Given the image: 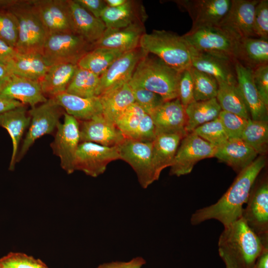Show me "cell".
Segmentation results:
<instances>
[{"mask_svg":"<svg viewBox=\"0 0 268 268\" xmlns=\"http://www.w3.org/2000/svg\"><path fill=\"white\" fill-rule=\"evenodd\" d=\"M150 116L155 127L156 134H187L185 130L187 120L185 108L179 98L164 102Z\"/></svg>","mask_w":268,"mask_h":268,"instance_id":"cell-21","label":"cell"},{"mask_svg":"<svg viewBox=\"0 0 268 268\" xmlns=\"http://www.w3.org/2000/svg\"><path fill=\"white\" fill-rule=\"evenodd\" d=\"M254 31L256 37L268 41V0H259L255 7Z\"/></svg>","mask_w":268,"mask_h":268,"instance_id":"cell-46","label":"cell"},{"mask_svg":"<svg viewBox=\"0 0 268 268\" xmlns=\"http://www.w3.org/2000/svg\"><path fill=\"white\" fill-rule=\"evenodd\" d=\"M189 46L192 67L212 76L218 83L237 80L235 62L226 57L199 51Z\"/></svg>","mask_w":268,"mask_h":268,"instance_id":"cell-20","label":"cell"},{"mask_svg":"<svg viewBox=\"0 0 268 268\" xmlns=\"http://www.w3.org/2000/svg\"><path fill=\"white\" fill-rule=\"evenodd\" d=\"M144 114V111L134 102L116 118L114 123L126 138L133 139Z\"/></svg>","mask_w":268,"mask_h":268,"instance_id":"cell-40","label":"cell"},{"mask_svg":"<svg viewBox=\"0 0 268 268\" xmlns=\"http://www.w3.org/2000/svg\"><path fill=\"white\" fill-rule=\"evenodd\" d=\"M50 66L40 54H20L6 67L11 74L16 76L40 81Z\"/></svg>","mask_w":268,"mask_h":268,"instance_id":"cell-32","label":"cell"},{"mask_svg":"<svg viewBox=\"0 0 268 268\" xmlns=\"http://www.w3.org/2000/svg\"><path fill=\"white\" fill-rule=\"evenodd\" d=\"M174 2L188 13L193 22L192 28L217 26L231 5V0H178Z\"/></svg>","mask_w":268,"mask_h":268,"instance_id":"cell-16","label":"cell"},{"mask_svg":"<svg viewBox=\"0 0 268 268\" xmlns=\"http://www.w3.org/2000/svg\"><path fill=\"white\" fill-rule=\"evenodd\" d=\"M79 123L80 142H91L103 146H118L126 138L115 124L102 114Z\"/></svg>","mask_w":268,"mask_h":268,"instance_id":"cell-18","label":"cell"},{"mask_svg":"<svg viewBox=\"0 0 268 268\" xmlns=\"http://www.w3.org/2000/svg\"><path fill=\"white\" fill-rule=\"evenodd\" d=\"M181 72L148 53L138 62L129 83L159 95L165 101H170L178 98Z\"/></svg>","mask_w":268,"mask_h":268,"instance_id":"cell-3","label":"cell"},{"mask_svg":"<svg viewBox=\"0 0 268 268\" xmlns=\"http://www.w3.org/2000/svg\"><path fill=\"white\" fill-rule=\"evenodd\" d=\"M0 268H4L0 265Z\"/></svg>","mask_w":268,"mask_h":268,"instance_id":"cell-57","label":"cell"},{"mask_svg":"<svg viewBox=\"0 0 268 268\" xmlns=\"http://www.w3.org/2000/svg\"><path fill=\"white\" fill-rule=\"evenodd\" d=\"M129 84L135 103L149 115L165 102L161 96L153 92L133 84Z\"/></svg>","mask_w":268,"mask_h":268,"instance_id":"cell-42","label":"cell"},{"mask_svg":"<svg viewBox=\"0 0 268 268\" xmlns=\"http://www.w3.org/2000/svg\"><path fill=\"white\" fill-rule=\"evenodd\" d=\"M242 217L248 226L268 245V181L257 179L250 192Z\"/></svg>","mask_w":268,"mask_h":268,"instance_id":"cell-9","label":"cell"},{"mask_svg":"<svg viewBox=\"0 0 268 268\" xmlns=\"http://www.w3.org/2000/svg\"><path fill=\"white\" fill-rule=\"evenodd\" d=\"M68 3L74 33L88 42L93 44L106 30L104 23L101 18L93 16L75 0H68Z\"/></svg>","mask_w":268,"mask_h":268,"instance_id":"cell-26","label":"cell"},{"mask_svg":"<svg viewBox=\"0 0 268 268\" xmlns=\"http://www.w3.org/2000/svg\"><path fill=\"white\" fill-rule=\"evenodd\" d=\"M156 130L151 117L145 113L139 124L133 139L152 141L156 136Z\"/></svg>","mask_w":268,"mask_h":268,"instance_id":"cell-49","label":"cell"},{"mask_svg":"<svg viewBox=\"0 0 268 268\" xmlns=\"http://www.w3.org/2000/svg\"><path fill=\"white\" fill-rule=\"evenodd\" d=\"M99 79L96 74L78 67L66 92L83 98L96 96Z\"/></svg>","mask_w":268,"mask_h":268,"instance_id":"cell-37","label":"cell"},{"mask_svg":"<svg viewBox=\"0 0 268 268\" xmlns=\"http://www.w3.org/2000/svg\"><path fill=\"white\" fill-rule=\"evenodd\" d=\"M79 4L97 18L107 6L104 0H75Z\"/></svg>","mask_w":268,"mask_h":268,"instance_id":"cell-50","label":"cell"},{"mask_svg":"<svg viewBox=\"0 0 268 268\" xmlns=\"http://www.w3.org/2000/svg\"><path fill=\"white\" fill-rule=\"evenodd\" d=\"M0 98L18 101L33 108L47 101L39 81L12 74L0 92Z\"/></svg>","mask_w":268,"mask_h":268,"instance_id":"cell-23","label":"cell"},{"mask_svg":"<svg viewBox=\"0 0 268 268\" xmlns=\"http://www.w3.org/2000/svg\"><path fill=\"white\" fill-rule=\"evenodd\" d=\"M259 0H231L227 13L217 26L238 41L256 37L254 17Z\"/></svg>","mask_w":268,"mask_h":268,"instance_id":"cell-14","label":"cell"},{"mask_svg":"<svg viewBox=\"0 0 268 268\" xmlns=\"http://www.w3.org/2000/svg\"><path fill=\"white\" fill-rule=\"evenodd\" d=\"M147 54L139 47L124 53L100 76L96 96L129 83L138 62Z\"/></svg>","mask_w":268,"mask_h":268,"instance_id":"cell-15","label":"cell"},{"mask_svg":"<svg viewBox=\"0 0 268 268\" xmlns=\"http://www.w3.org/2000/svg\"><path fill=\"white\" fill-rule=\"evenodd\" d=\"M187 120L185 130L187 134L198 127L217 118L222 111L216 98L195 101L185 108Z\"/></svg>","mask_w":268,"mask_h":268,"instance_id":"cell-34","label":"cell"},{"mask_svg":"<svg viewBox=\"0 0 268 268\" xmlns=\"http://www.w3.org/2000/svg\"><path fill=\"white\" fill-rule=\"evenodd\" d=\"M28 112L30 123L20 146L16 163L22 159L37 139L56 130L61 117L65 113L53 98H48L46 101L31 108Z\"/></svg>","mask_w":268,"mask_h":268,"instance_id":"cell-8","label":"cell"},{"mask_svg":"<svg viewBox=\"0 0 268 268\" xmlns=\"http://www.w3.org/2000/svg\"><path fill=\"white\" fill-rule=\"evenodd\" d=\"M144 24L136 23L119 29L106 28L102 36L92 44L93 49L103 47L126 52L139 47L145 33Z\"/></svg>","mask_w":268,"mask_h":268,"instance_id":"cell-22","label":"cell"},{"mask_svg":"<svg viewBox=\"0 0 268 268\" xmlns=\"http://www.w3.org/2000/svg\"><path fill=\"white\" fill-rule=\"evenodd\" d=\"M234 68L238 87L247 108L251 119L268 121V106L260 97L254 84L253 69L238 61L234 62Z\"/></svg>","mask_w":268,"mask_h":268,"instance_id":"cell-19","label":"cell"},{"mask_svg":"<svg viewBox=\"0 0 268 268\" xmlns=\"http://www.w3.org/2000/svg\"><path fill=\"white\" fill-rule=\"evenodd\" d=\"M259 155L264 156L268 147V121H256L251 119L242 134L241 138Z\"/></svg>","mask_w":268,"mask_h":268,"instance_id":"cell-38","label":"cell"},{"mask_svg":"<svg viewBox=\"0 0 268 268\" xmlns=\"http://www.w3.org/2000/svg\"><path fill=\"white\" fill-rule=\"evenodd\" d=\"M257 152L241 138H229L216 147L214 157L239 173L258 157Z\"/></svg>","mask_w":268,"mask_h":268,"instance_id":"cell-27","label":"cell"},{"mask_svg":"<svg viewBox=\"0 0 268 268\" xmlns=\"http://www.w3.org/2000/svg\"><path fill=\"white\" fill-rule=\"evenodd\" d=\"M15 16L18 35L15 49L20 54L42 55L47 37L32 0H19L8 8Z\"/></svg>","mask_w":268,"mask_h":268,"instance_id":"cell-5","label":"cell"},{"mask_svg":"<svg viewBox=\"0 0 268 268\" xmlns=\"http://www.w3.org/2000/svg\"><path fill=\"white\" fill-rule=\"evenodd\" d=\"M216 99L222 111L250 119L237 80L218 83Z\"/></svg>","mask_w":268,"mask_h":268,"instance_id":"cell-35","label":"cell"},{"mask_svg":"<svg viewBox=\"0 0 268 268\" xmlns=\"http://www.w3.org/2000/svg\"><path fill=\"white\" fill-rule=\"evenodd\" d=\"M17 35L18 23L15 16L7 8H0V39L15 48Z\"/></svg>","mask_w":268,"mask_h":268,"instance_id":"cell-43","label":"cell"},{"mask_svg":"<svg viewBox=\"0 0 268 268\" xmlns=\"http://www.w3.org/2000/svg\"><path fill=\"white\" fill-rule=\"evenodd\" d=\"M192 132L216 147L229 139L219 118L198 127Z\"/></svg>","mask_w":268,"mask_h":268,"instance_id":"cell-41","label":"cell"},{"mask_svg":"<svg viewBox=\"0 0 268 268\" xmlns=\"http://www.w3.org/2000/svg\"><path fill=\"white\" fill-rule=\"evenodd\" d=\"M139 47L179 72L192 67L189 46L182 36L164 30H153L142 35Z\"/></svg>","mask_w":268,"mask_h":268,"instance_id":"cell-4","label":"cell"},{"mask_svg":"<svg viewBox=\"0 0 268 268\" xmlns=\"http://www.w3.org/2000/svg\"><path fill=\"white\" fill-rule=\"evenodd\" d=\"M266 163L264 156L257 157L238 173L230 187L217 201L196 210L191 216V224L197 225L214 219L224 227L241 218L254 183Z\"/></svg>","mask_w":268,"mask_h":268,"instance_id":"cell-1","label":"cell"},{"mask_svg":"<svg viewBox=\"0 0 268 268\" xmlns=\"http://www.w3.org/2000/svg\"><path fill=\"white\" fill-rule=\"evenodd\" d=\"M107 5L111 7H115L124 4L127 0H104Z\"/></svg>","mask_w":268,"mask_h":268,"instance_id":"cell-56","label":"cell"},{"mask_svg":"<svg viewBox=\"0 0 268 268\" xmlns=\"http://www.w3.org/2000/svg\"><path fill=\"white\" fill-rule=\"evenodd\" d=\"M120 159L118 146H106L91 142H80L76 152L74 171L97 177L104 173L108 164Z\"/></svg>","mask_w":268,"mask_h":268,"instance_id":"cell-12","label":"cell"},{"mask_svg":"<svg viewBox=\"0 0 268 268\" xmlns=\"http://www.w3.org/2000/svg\"><path fill=\"white\" fill-rule=\"evenodd\" d=\"M22 105L18 101L0 98V114Z\"/></svg>","mask_w":268,"mask_h":268,"instance_id":"cell-53","label":"cell"},{"mask_svg":"<svg viewBox=\"0 0 268 268\" xmlns=\"http://www.w3.org/2000/svg\"><path fill=\"white\" fill-rule=\"evenodd\" d=\"M80 142L79 121L65 113L64 121L58 124L51 146L59 157L61 167L68 174L74 172V161Z\"/></svg>","mask_w":268,"mask_h":268,"instance_id":"cell-13","label":"cell"},{"mask_svg":"<svg viewBox=\"0 0 268 268\" xmlns=\"http://www.w3.org/2000/svg\"><path fill=\"white\" fill-rule=\"evenodd\" d=\"M4 268H48L42 261L20 252H10L0 259Z\"/></svg>","mask_w":268,"mask_h":268,"instance_id":"cell-44","label":"cell"},{"mask_svg":"<svg viewBox=\"0 0 268 268\" xmlns=\"http://www.w3.org/2000/svg\"><path fill=\"white\" fill-rule=\"evenodd\" d=\"M182 37L196 50L237 61L239 41L218 26L191 28Z\"/></svg>","mask_w":268,"mask_h":268,"instance_id":"cell-7","label":"cell"},{"mask_svg":"<svg viewBox=\"0 0 268 268\" xmlns=\"http://www.w3.org/2000/svg\"><path fill=\"white\" fill-rule=\"evenodd\" d=\"M216 147L193 132L181 140L170 166V174L181 176L190 173L199 161L214 157Z\"/></svg>","mask_w":268,"mask_h":268,"instance_id":"cell-11","label":"cell"},{"mask_svg":"<svg viewBox=\"0 0 268 268\" xmlns=\"http://www.w3.org/2000/svg\"><path fill=\"white\" fill-rule=\"evenodd\" d=\"M256 89L265 104L268 106V65L259 66L253 70Z\"/></svg>","mask_w":268,"mask_h":268,"instance_id":"cell-48","label":"cell"},{"mask_svg":"<svg viewBox=\"0 0 268 268\" xmlns=\"http://www.w3.org/2000/svg\"><path fill=\"white\" fill-rule=\"evenodd\" d=\"M77 67V65L71 64H59L50 66L39 81L44 95L53 98L66 92Z\"/></svg>","mask_w":268,"mask_h":268,"instance_id":"cell-30","label":"cell"},{"mask_svg":"<svg viewBox=\"0 0 268 268\" xmlns=\"http://www.w3.org/2000/svg\"><path fill=\"white\" fill-rule=\"evenodd\" d=\"M218 118L229 138H241L250 119L222 110Z\"/></svg>","mask_w":268,"mask_h":268,"instance_id":"cell-45","label":"cell"},{"mask_svg":"<svg viewBox=\"0 0 268 268\" xmlns=\"http://www.w3.org/2000/svg\"><path fill=\"white\" fill-rule=\"evenodd\" d=\"M237 61L253 70L268 64V41L253 37L239 41Z\"/></svg>","mask_w":268,"mask_h":268,"instance_id":"cell-33","label":"cell"},{"mask_svg":"<svg viewBox=\"0 0 268 268\" xmlns=\"http://www.w3.org/2000/svg\"><path fill=\"white\" fill-rule=\"evenodd\" d=\"M99 97L102 106L103 116L114 123L119 115L135 102L129 83L107 91Z\"/></svg>","mask_w":268,"mask_h":268,"instance_id":"cell-31","label":"cell"},{"mask_svg":"<svg viewBox=\"0 0 268 268\" xmlns=\"http://www.w3.org/2000/svg\"><path fill=\"white\" fill-rule=\"evenodd\" d=\"M124 53L107 48H94L86 53L79 60L77 65L100 77Z\"/></svg>","mask_w":268,"mask_h":268,"instance_id":"cell-36","label":"cell"},{"mask_svg":"<svg viewBox=\"0 0 268 268\" xmlns=\"http://www.w3.org/2000/svg\"><path fill=\"white\" fill-rule=\"evenodd\" d=\"M267 248L242 217L224 226L218 241L219 255L226 268H254Z\"/></svg>","mask_w":268,"mask_h":268,"instance_id":"cell-2","label":"cell"},{"mask_svg":"<svg viewBox=\"0 0 268 268\" xmlns=\"http://www.w3.org/2000/svg\"><path fill=\"white\" fill-rule=\"evenodd\" d=\"M100 18L106 28L119 29L134 24H144L147 14L141 2L127 0L124 4L118 7L107 6L101 13Z\"/></svg>","mask_w":268,"mask_h":268,"instance_id":"cell-24","label":"cell"},{"mask_svg":"<svg viewBox=\"0 0 268 268\" xmlns=\"http://www.w3.org/2000/svg\"><path fill=\"white\" fill-rule=\"evenodd\" d=\"M189 69L193 81L195 101H205L216 98L218 88L216 79L192 67Z\"/></svg>","mask_w":268,"mask_h":268,"instance_id":"cell-39","label":"cell"},{"mask_svg":"<svg viewBox=\"0 0 268 268\" xmlns=\"http://www.w3.org/2000/svg\"><path fill=\"white\" fill-rule=\"evenodd\" d=\"M31 117L26 105H22L0 114V127L8 133L12 141V151L9 170L14 169L22 137L29 127Z\"/></svg>","mask_w":268,"mask_h":268,"instance_id":"cell-25","label":"cell"},{"mask_svg":"<svg viewBox=\"0 0 268 268\" xmlns=\"http://www.w3.org/2000/svg\"><path fill=\"white\" fill-rule=\"evenodd\" d=\"M146 264V261L140 257L133 258L129 262H112L104 263L96 268H141Z\"/></svg>","mask_w":268,"mask_h":268,"instance_id":"cell-51","label":"cell"},{"mask_svg":"<svg viewBox=\"0 0 268 268\" xmlns=\"http://www.w3.org/2000/svg\"><path fill=\"white\" fill-rule=\"evenodd\" d=\"M15 48L12 47L0 39V64L6 67L17 54Z\"/></svg>","mask_w":268,"mask_h":268,"instance_id":"cell-52","label":"cell"},{"mask_svg":"<svg viewBox=\"0 0 268 268\" xmlns=\"http://www.w3.org/2000/svg\"><path fill=\"white\" fill-rule=\"evenodd\" d=\"M181 134H160L152 141V162L156 178L162 171L170 167L182 139Z\"/></svg>","mask_w":268,"mask_h":268,"instance_id":"cell-29","label":"cell"},{"mask_svg":"<svg viewBox=\"0 0 268 268\" xmlns=\"http://www.w3.org/2000/svg\"><path fill=\"white\" fill-rule=\"evenodd\" d=\"M11 74L7 67L0 64V92L9 81Z\"/></svg>","mask_w":268,"mask_h":268,"instance_id":"cell-54","label":"cell"},{"mask_svg":"<svg viewBox=\"0 0 268 268\" xmlns=\"http://www.w3.org/2000/svg\"><path fill=\"white\" fill-rule=\"evenodd\" d=\"M254 268H268V248L266 249L258 257Z\"/></svg>","mask_w":268,"mask_h":268,"instance_id":"cell-55","label":"cell"},{"mask_svg":"<svg viewBox=\"0 0 268 268\" xmlns=\"http://www.w3.org/2000/svg\"><path fill=\"white\" fill-rule=\"evenodd\" d=\"M118 146L120 159L132 167L142 188L146 189L158 180L152 162V141L126 138Z\"/></svg>","mask_w":268,"mask_h":268,"instance_id":"cell-10","label":"cell"},{"mask_svg":"<svg viewBox=\"0 0 268 268\" xmlns=\"http://www.w3.org/2000/svg\"><path fill=\"white\" fill-rule=\"evenodd\" d=\"M93 49L92 44L73 32L48 35L42 56L51 66L59 64L77 65L79 60Z\"/></svg>","mask_w":268,"mask_h":268,"instance_id":"cell-6","label":"cell"},{"mask_svg":"<svg viewBox=\"0 0 268 268\" xmlns=\"http://www.w3.org/2000/svg\"><path fill=\"white\" fill-rule=\"evenodd\" d=\"M65 113L79 121L90 120L102 114L99 96L83 98L65 92L53 97Z\"/></svg>","mask_w":268,"mask_h":268,"instance_id":"cell-28","label":"cell"},{"mask_svg":"<svg viewBox=\"0 0 268 268\" xmlns=\"http://www.w3.org/2000/svg\"><path fill=\"white\" fill-rule=\"evenodd\" d=\"M47 36L73 32L68 0H32Z\"/></svg>","mask_w":268,"mask_h":268,"instance_id":"cell-17","label":"cell"},{"mask_svg":"<svg viewBox=\"0 0 268 268\" xmlns=\"http://www.w3.org/2000/svg\"><path fill=\"white\" fill-rule=\"evenodd\" d=\"M189 68L181 72L179 82L178 98L185 108L195 101L193 81Z\"/></svg>","mask_w":268,"mask_h":268,"instance_id":"cell-47","label":"cell"}]
</instances>
